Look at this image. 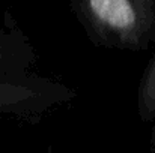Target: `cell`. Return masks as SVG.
<instances>
[{"label": "cell", "mask_w": 155, "mask_h": 153, "mask_svg": "<svg viewBox=\"0 0 155 153\" xmlns=\"http://www.w3.org/2000/svg\"><path fill=\"white\" fill-rule=\"evenodd\" d=\"M140 104L146 114H155V62L149 68L140 92Z\"/></svg>", "instance_id": "2"}, {"label": "cell", "mask_w": 155, "mask_h": 153, "mask_svg": "<svg viewBox=\"0 0 155 153\" xmlns=\"http://www.w3.org/2000/svg\"><path fill=\"white\" fill-rule=\"evenodd\" d=\"M24 99V92L15 86L0 83V111L14 110Z\"/></svg>", "instance_id": "3"}, {"label": "cell", "mask_w": 155, "mask_h": 153, "mask_svg": "<svg viewBox=\"0 0 155 153\" xmlns=\"http://www.w3.org/2000/svg\"><path fill=\"white\" fill-rule=\"evenodd\" d=\"M95 17L114 30H128L136 23V11L130 0H89Z\"/></svg>", "instance_id": "1"}]
</instances>
